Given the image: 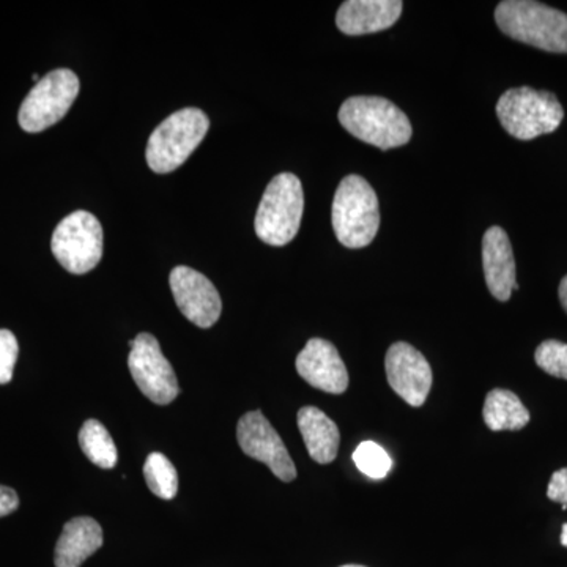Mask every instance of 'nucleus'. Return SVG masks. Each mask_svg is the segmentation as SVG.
<instances>
[{"mask_svg":"<svg viewBox=\"0 0 567 567\" xmlns=\"http://www.w3.org/2000/svg\"><path fill=\"white\" fill-rule=\"evenodd\" d=\"M237 440L246 456L262 462L284 483H292L297 477V466L284 445L281 436L259 410L240 417L237 425Z\"/></svg>","mask_w":567,"mask_h":567,"instance_id":"9d476101","label":"nucleus"},{"mask_svg":"<svg viewBox=\"0 0 567 567\" xmlns=\"http://www.w3.org/2000/svg\"><path fill=\"white\" fill-rule=\"evenodd\" d=\"M103 546V529L91 517H76L63 528L55 546V567H80Z\"/></svg>","mask_w":567,"mask_h":567,"instance_id":"dca6fc26","label":"nucleus"},{"mask_svg":"<svg viewBox=\"0 0 567 567\" xmlns=\"http://www.w3.org/2000/svg\"><path fill=\"white\" fill-rule=\"evenodd\" d=\"M80 445L85 457L100 468L111 470L117 465V447L100 421H85L80 431Z\"/></svg>","mask_w":567,"mask_h":567,"instance_id":"6ab92c4d","label":"nucleus"},{"mask_svg":"<svg viewBox=\"0 0 567 567\" xmlns=\"http://www.w3.org/2000/svg\"><path fill=\"white\" fill-rule=\"evenodd\" d=\"M558 295L559 301H561L563 308H565L567 312V275L561 279V282H559Z\"/></svg>","mask_w":567,"mask_h":567,"instance_id":"a878e982","label":"nucleus"},{"mask_svg":"<svg viewBox=\"0 0 567 567\" xmlns=\"http://www.w3.org/2000/svg\"><path fill=\"white\" fill-rule=\"evenodd\" d=\"M128 368L134 383L145 398L158 405L175 401L181 388L173 365L166 360L158 339L151 333H141L128 342Z\"/></svg>","mask_w":567,"mask_h":567,"instance_id":"1a4fd4ad","label":"nucleus"},{"mask_svg":"<svg viewBox=\"0 0 567 567\" xmlns=\"http://www.w3.org/2000/svg\"><path fill=\"white\" fill-rule=\"evenodd\" d=\"M144 476L152 494L163 499H174L178 492L177 470L162 453H152L144 465Z\"/></svg>","mask_w":567,"mask_h":567,"instance_id":"aec40b11","label":"nucleus"},{"mask_svg":"<svg viewBox=\"0 0 567 567\" xmlns=\"http://www.w3.org/2000/svg\"><path fill=\"white\" fill-rule=\"evenodd\" d=\"M175 303L189 322L210 328L221 317L223 303L210 279L189 267H175L169 276Z\"/></svg>","mask_w":567,"mask_h":567,"instance_id":"9b49d317","label":"nucleus"},{"mask_svg":"<svg viewBox=\"0 0 567 567\" xmlns=\"http://www.w3.org/2000/svg\"><path fill=\"white\" fill-rule=\"evenodd\" d=\"M18 353H20V346H18L17 336L0 328V385H7L13 379Z\"/></svg>","mask_w":567,"mask_h":567,"instance_id":"5701e85b","label":"nucleus"},{"mask_svg":"<svg viewBox=\"0 0 567 567\" xmlns=\"http://www.w3.org/2000/svg\"><path fill=\"white\" fill-rule=\"evenodd\" d=\"M499 31L537 50L567 54V14L533 0H505L495 9Z\"/></svg>","mask_w":567,"mask_h":567,"instance_id":"f03ea898","label":"nucleus"},{"mask_svg":"<svg viewBox=\"0 0 567 567\" xmlns=\"http://www.w3.org/2000/svg\"><path fill=\"white\" fill-rule=\"evenodd\" d=\"M547 496L551 502L561 503L563 509H567V468L558 470L551 475Z\"/></svg>","mask_w":567,"mask_h":567,"instance_id":"b1692460","label":"nucleus"},{"mask_svg":"<svg viewBox=\"0 0 567 567\" xmlns=\"http://www.w3.org/2000/svg\"><path fill=\"white\" fill-rule=\"evenodd\" d=\"M20 506V498L13 488L0 486V517L10 516Z\"/></svg>","mask_w":567,"mask_h":567,"instance_id":"393cba45","label":"nucleus"},{"mask_svg":"<svg viewBox=\"0 0 567 567\" xmlns=\"http://www.w3.org/2000/svg\"><path fill=\"white\" fill-rule=\"evenodd\" d=\"M484 423L491 431H520L532 416L513 391L496 388L487 394L483 409Z\"/></svg>","mask_w":567,"mask_h":567,"instance_id":"a211bd4d","label":"nucleus"},{"mask_svg":"<svg viewBox=\"0 0 567 567\" xmlns=\"http://www.w3.org/2000/svg\"><path fill=\"white\" fill-rule=\"evenodd\" d=\"M401 0H347L339 7L336 25L346 35L386 31L401 18Z\"/></svg>","mask_w":567,"mask_h":567,"instance_id":"2eb2a0df","label":"nucleus"},{"mask_svg":"<svg viewBox=\"0 0 567 567\" xmlns=\"http://www.w3.org/2000/svg\"><path fill=\"white\" fill-rule=\"evenodd\" d=\"M353 462L357 468L372 480H383L393 468V462L382 446L374 442H363L354 450Z\"/></svg>","mask_w":567,"mask_h":567,"instance_id":"412c9836","label":"nucleus"},{"mask_svg":"<svg viewBox=\"0 0 567 567\" xmlns=\"http://www.w3.org/2000/svg\"><path fill=\"white\" fill-rule=\"evenodd\" d=\"M496 115L511 136L532 141L558 130L565 110L551 92L516 87L499 96Z\"/></svg>","mask_w":567,"mask_h":567,"instance_id":"423d86ee","label":"nucleus"},{"mask_svg":"<svg viewBox=\"0 0 567 567\" xmlns=\"http://www.w3.org/2000/svg\"><path fill=\"white\" fill-rule=\"evenodd\" d=\"M210 128V121L204 111L185 107L159 123L148 140V167L156 174H169L178 169L192 153L199 147L205 134Z\"/></svg>","mask_w":567,"mask_h":567,"instance_id":"39448f33","label":"nucleus"},{"mask_svg":"<svg viewBox=\"0 0 567 567\" xmlns=\"http://www.w3.org/2000/svg\"><path fill=\"white\" fill-rule=\"evenodd\" d=\"M386 379L399 398L412 406L424 405L431 393L432 369L424 354L406 342H395L385 358Z\"/></svg>","mask_w":567,"mask_h":567,"instance_id":"f8f14e48","label":"nucleus"},{"mask_svg":"<svg viewBox=\"0 0 567 567\" xmlns=\"http://www.w3.org/2000/svg\"><path fill=\"white\" fill-rule=\"evenodd\" d=\"M561 544L567 547V524L563 525Z\"/></svg>","mask_w":567,"mask_h":567,"instance_id":"bb28decb","label":"nucleus"},{"mask_svg":"<svg viewBox=\"0 0 567 567\" xmlns=\"http://www.w3.org/2000/svg\"><path fill=\"white\" fill-rule=\"evenodd\" d=\"M341 567H365V566H360V565H346V566H341Z\"/></svg>","mask_w":567,"mask_h":567,"instance_id":"c85d7f7f","label":"nucleus"},{"mask_svg":"<svg viewBox=\"0 0 567 567\" xmlns=\"http://www.w3.org/2000/svg\"><path fill=\"white\" fill-rule=\"evenodd\" d=\"M51 251L69 274H89L103 257L102 224L92 213H71L55 227Z\"/></svg>","mask_w":567,"mask_h":567,"instance_id":"0eeeda50","label":"nucleus"},{"mask_svg":"<svg viewBox=\"0 0 567 567\" xmlns=\"http://www.w3.org/2000/svg\"><path fill=\"white\" fill-rule=\"evenodd\" d=\"M483 268L488 292L498 301H509L518 289L516 259L509 237L502 227L494 226L484 234Z\"/></svg>","mask_w":567,"mask_h":567,"instance_id":"4468645a","label":"nucleus"},{"mask_svg":"<svg viewBox=\"0 0 567 567\" xmlns=\"http://www.w3.org/2000/svg\"><path fill=\"white\" fill-rule=\"evenodd\" d=\"M298 429L303 435L309 456L317 464H331L338 457L341 434L334 421L324 415L322 410L303 406L298 412Z\"/></svg>","mask_w":567,"mask_h":567,"instance_id":"f3484780","label":"nucleus"},{"mask_svg":"<svg viewBox=\"0 0 567 567\" xmlns=\"http://www.w3.org/2000/svg\"><path fill=\"white\" fill-rule=\"evenodd\" d=\"M331 223L339 244L360 249L374 241L380 227L379 197L360 175L339 183L331 208Z\"/></svg>","mask_w":567,"mask_h":567,"instance_id":"7ed1b4c3","label":"nucleus"},{"mask_svg":"<svg viewBox=\"0 0 567 567\" xmlns=\"http://www.w3.org/2000/svg\"><path fill=\"white\" fill-rule=\"evenodd\" d=\"M535 360L546 374L567 380V344L548 339L537 347Z\"/></svg>","mask_w":567,"mask_h":567,"instance_id":"4be33fe9","label":"nucleus"},{"mask_svg":"<svg viewBox=\"0 0 567 567\" xmlns=\"http://www.w3.org/2000/svg\"><path fill=\"white\" fill-rule=\"evenodd\" d=\"M297 371L305 382L328 394H342L349 388L344 361L338 349L324 339H309L297 357Z\"/></svg>","mask_w":567,"mask_h":567,"instance_id":"ddd939ff","label":"nucleus"},{"mask_svg":"<svg viewBox=\"0 0 567 567\" xmlns=\"http://www.w3.org/2000/svg\"><path fill=\"white\" fill-rule=\"evenodd\" d=\"M305 212L300 178L290 173L276 175L265 189L256 213L257 237L264 244L286 246L297 237Z\"/></svg>","mask_w":567,"mask_h":567,"instance_id":"20e7f679","label":"nucleus"},{"mask_svg":"<svg viewBox=\"0 0 567 567\" xmlns=\"http://www.w3.org/2000/svg\"><path fill=\"white\" fill-rule=\"evenodd\" d=\"M80 78L69 69L51 71L37 82L20 107L18 122L25 133H41L65 117L78 99Z\"/></svg>","mask_w":567,"mask_h":567,"instance_id":"6e6552de","label":"nucleus"},{"mask_svg":"<svg viewBox=\"0 0 567 567\" xmlns=\"http://www.w3.org/2000/svg\"><path fill=\"white\" fill-rule=\"evenodd\" d=\"M339 122L347 132L380 151L402 147L412 140V123L390 100L352 96L342 103Z\"/></svg>","mask_w":567,"mask_h":567,"instance_id":"f257e3e1","label":"nucleus"},{"mask_svg":"<svg viewBox=\"0 0 567 567\" xmlns=\"http://www.w3.org/2000/svg\"><path fill=\"white\" fill-rule=\"evenodd\" d=\"M32 80L35 81V82H40L39 74H32Z\"/></svg>","mask_w":567,"mask_h":567,"instance_id":"cd10ccee","label":"nucleus"}]
</instances>
